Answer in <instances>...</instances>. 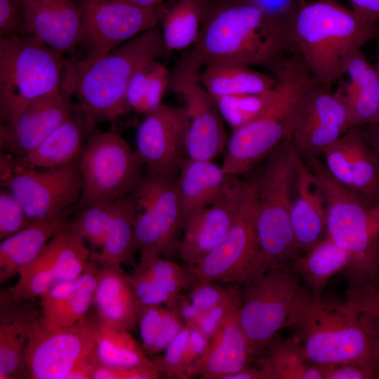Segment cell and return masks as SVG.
Here are the masks:
<instances>
[{
	"label": "cell",
	"instance_id": "6da1fadb",
	"mask_svg": "<svg viewBox=\"0 0 379 379\" xmlns=\"http://www.w3.org/2000/svg\"><path fill=\"white\" fill-rule=\"evenodd\" d=\"M288 12H272L252 1L211 8L197 41L171 74H198L214 63L262 66L273 71L291 48Z\"/></svg>",
	"mask_w": 379,
	"mask_h": 379
},
{
	"label": "cell",
	"instance_id": "7a4b0ae2",
	"mask_svg": "<svg viewBox=\"0 0 379 379\" xmlns=\"http://www.w3.org/2000/svg\"><path fill=\"white\" fill-rule=\"evenodd\" d=\"M284 327L319 364H355L379 378V318L300 286Z\"/></svg>",
	"mask_w": 379,
	"mask_h": 379
},
{
	"label": "cell",
	"instance_id": "3957f363",
	"mask_svg": "<svg viewBox=\"0 0 379 379\" xmlns=\"http://www.w3.org/2000/svg\"><path fill=\"white\" fill-rule=\"evenodd\" d=\"M287 32L291 48L316 82L331 90L343 76L347 54L379 36V22L366 20L335 0H316L288 12Z\"/></svg>",
	"mask_w": 379,
	"mask_h": 379
},
{
	"label": "cell",
	"instance_id": "277c9868",
	"mask_svg": "<svg viewBox=\"0 0 379 379\" xmlns=\"http://www.w3.org/2000/svg\"><path fill=\"white\" fill-rule=\"evenodd\" d=\"M276 84L260 114L232 131L222 164L229 176L248 173L289 137L299 108L319 85L299 53L285 57L273 70Z\"/></svg>",
	"mask_w": 379,
	"mask_h": 379
},
{
	"label": "cell",
	"instance_id": "5b68a950",
	"mask_svg": "<svg viewBox=\"0 0 379 379\" xmlns=\"http://www.w3.org/2000/svg\"><path fill=\"white\" fill-rule=\"evenodd\" d=\"M302 158L324 193L326 235L349 255L340 274L348 286H379V204H370L338 182L318 157Z\"/></svg>",
	"mask_w": 379,
	"mask_h": 379
},
{
	"label": "cell",
	"instance_id": "8992f818",
	"mask_svg": "<svg viewBox=\"0 0 379 379\" xmlns=\"http://www.w3.org/2000/svg\"><path fill=\"white\" fill-rule=\"evenodd\" d=\"M168 53L161 30L142 32L103 57L87 64L72 63L79 106L94 124L114 121L128 110L126 94L133 74L142 65Z\"/></svg>",
	"mask_w": 379,
	"mask_h": 379
},
{
	"label": "cell",
	"instance_id": "52a82bcc",
	"mask_svg": "<svg viewBox=\"0 0 379 379\" xmlns=\"http://www.w3.org/2000/svg\"><path fill=\"white\" fill-rule=\"evenodd\" d=\"M69 60L29 32L0 39L1 124L13 121L32 100L59 90Z\"/></svg>",
	"mask_w": 379,
	"mask_h": 379
},
{
	"label": "cell",
	"instance_id": "ba28073f",
	"mask_svg": "<svg viewBox=\"0 0 379 379\" xmlns=\"http://www.w3.org/2000/svg\"><path fill=\"white\" fill-rule=\"evenodd\" d=\"M295 153L291 142L284 140L268 155L260 173L253 179L255 227L264 272L288 263L301 254L291 219Z\"/></svg>",
	"mask_w": 379,
	"mask_h": 379
},
{
	"label": "cell",
	"instance_id": "9c48e42d",
	"mask_svg": "<svg viewBox=\"0 0 379 379\" xmlns=\"http://www.w3.org/2000/svg\"><path fill=\"white\" fill-rule=\"evenodd\" d=\"M79 165L82 190L76 208L95 202H114L133 194L144 176L134 151L113 131L91 133Z\"/></svg>",
	"mask_w": 379,
	"mask_h": 379
},
{
	"label": "cell",
	"instance_id": "30bf717a",
	"mask_svg": "<svg viewBox=\"0 0 379 379\" xmlns=\"http://www.w3.org/2000/svg\"><path fill=\"white\" fill-rule=\"evenodd\" d=\"M300 282V276L288 262L273 266L244 284L238 319L254 361L284 328Z\"/></svg>",
	"mask_w": 379,
	"mask_h": 379
},
{
	"label": "cell",
	"instance_id": "8fae6325",
	"mask_svg": "<svg viewBox=\"0 0 379 379\" xmlns=\"http://www.w3.org/2000/svg\"><path fill=\"white\" fill-rule=\"evenodd\" d=\"M1 187L19 200L31 224L49 221L76 208L82 180L79 160L52 168L13 166L1 152Z\"/></svg>",
	"mask_w": 379,
	"mask_h": 379
},
{
	"label": "cell",
	"instance_id": "7c38bea8",
	"mask_svg": "<svg viewBox=\"0 0 379 379\" xmlns=\"http://www.w3.org/2000/svg\"><path fill=\"white\" fill-rule=\"evenodd\" d=\"M256 197L253 180L247 197L222 242L201 261L185 268V291L205 282L245 284L264 273L256 227Z\"/></svg>",
	"mask_w": 379,
	"mask_h": 379
},
{
	"label": "cell",
	"instance_id": "4fadbf2b",
	"mask_svg": "<svg viewBox=\"0 0 379 379\" xmlns=\"http://www.w3.org/2000/svg\"><path fill=\"white\" fill-rule=\"evenodd\" d=\"M95 322L86 317L72 326H60L38 315L29 331L26 377L68 379L79 367L97 363Z\"/></svg>",
	"mask_w": 379,
	"mask_h": 379
},
{
	"label": "cell",
	"instance_id": "5bb4252c",
	"mask_svg": "<svg viewBox=\"0 0 379 379\" xmlns=\"http://www.w3.org/2000/svg\"><path fill=\"white\" fill-rule=\"evenodd\" d=\"M82 20L79 46L85 54L72 60L92 62L133 37L156 28L166 9L164 4L145 8L126 0H74Z\"/></svg>",
	"mask_w": 379,
	"mask_h": 379
},
{
	"label": "cell",
	"instance_id": "9a60e30c",
	"mask_svg": "<svg viewBox=\"0 0 379 379\" xmlns=\"http://www.w3.org/2000/svg\"><path fill=\"white\" fill-rule=\"evenodd\" d=\"M133 195L140 260L161 256L183 225L176 179L147 172Z\"/></svg>",
	"mask_w": 379,
	"mask_h": 379
},
{
	"label": "cell",
	"instance_id": "2e32d148",
	"mask_svg": "<svg viewBox=\"0 0 379 379\" xmlns=\"http://www.w3.org/2000/svg\"><path fill=\"white\" fill-rule=\"evenodd\" d=\"M86 242L66 225L40 255L22 269L18 281L4 293L14 302L29 300L53 287L77 279L91 257Z\"/></svg>",
	"mask_w": 379,
	"mask_h": 379
},
{
	"label": "cell",
	"instance_id": "e0dca14e",
	"mask_svg": "<svg viewBox=\"0 0 379 379\" xmlns=\"http://www.w3.org/2000/svg\"><path fill=\"white\" fill-rule=\"evenodd\" d=\"M74 69L69 60L61 88L29 102L11 122L0 125L1 152L15 157L34 149L74 113Z\"/></svg>",
	"mask_w": 379,
	"mask_h": 379
},
{
	"label": "cell",
	"instance_id": "ac0fdd59",
	"mask_svg": "<svg viewBox=\"0 0 379 379\" xmlns=\"http://www.w3.org/2000/svg\"><path fill=\"white\" fill-rule=\"evenodd\" d=\"M189 120L184 107L161 104L145 114L138 126L134 151L147 172L174 177L187 157Z\"/></svg>",
	"mask_w": 379,
	"mask_h": 379
},
{
	"label": "cell",
	"instance_id": "d6986e66",
	"mask_svg": "<svg viewBox=\"0 0 379 379\" xmlns=\"http://www.w3.org/2000/svg\"><path fill=\"white\" fill-rule=\"evenodd\" d=\"M250 187L231 176L222 194L211 204L190 214L184 221L180 254L186 266H192L224 239L243 205Z\"/></svg>",
	"mask_w": 379,
	"mask_h": 379
},
{
	"label": "cell",
	"instance_id": "ffe728a7",
	"mask_svg": "<svg viewBox=\"0 0 379 379\" xmlns=\"http://www.w3.org/2000/svg\"><path fill=\"white\" fill-rule=\"evenodd\" d=\"M350 128L340 94L317 85L302 101L287 140L300 156L318 157Z\"/></svg>",
	"mask_w": 379,
	"mask_h": 379
},
{
	"label": "cell",
	"instance_id": "44dd1931",
	"mask_svg": "<svg viewBox=\"0 0 379 379\" xmlns=\"http://www.w3.org/2000/svg\"><path fill=\"white\" fill-rule=\"evenodd\" d=\"M169 88L185 102L189 120L187 157L213 160L225 149L228 140L225 121L214 100L200 83L198 74H171Z\"/></svg>",
	"mask_w": 379,
	"mask_h": 379
},
{
	"label": "cell",
	"instance_id": "7402d4cb",
	"mask_svg": "<svg viewBox=\"0 0 379 379\" xmlns=\"http://www.w3.org/2000/svg\"><path fill=\"white\" fill-rule=\"evenodd\" d=\"M321 154L334 179L370 204H379V163L359 127L348 130Z\"/></svg>",
	"mask_w": 379,
	"mask_h": 379
},
{
	"label": "cell",
	"instance_id": "603a6c76",
	"mask_svg": "<svg viewBox=\"0 0 379 379\" xmlns=\"http://www.w3.org/2000/svg\"><path fill=\"white\" fill-rule=\"evenodd\" d=\"M27 31L62 53L76 49L82 38V20L74 0H20Z\"/></svg>",
	"mask_w": 379,
	"mask_h": 379
},
{
	"label": "cell",
	"instance_id": "cb8c5ba5",
	"mask_svg": "<svg viewBox=\"0 0 379 379\" xmlns=\"http://www.w3.org/2000/svg\"><path fill=\"white\" fill-rule=\"evenodd\" d=\"M293 180L291 219L296 244L304 253L326 236V205L317 177L297 152Z\"/></svg>",
	"mask_w": 379,
	"mask_h": 379
},
{
	"label": "cell",
	"instance_id": "d4e9b609",
	"mask_svg": "<svg viewBox=\"0 0 379 379\" xmlns=\"http://www.w3.org/2000/svg\"><path fill=\"white\" fill-rule=\"evenodd\" d=\"M93 125L78 105L70 118L30 152L19 157L8 154L9 160L25 168H52L77 161Z\"/></svg>",
	"mask_w": 379,
	"mask_h": 379
},
{
	"label": "cell",
	"instance_id": "484cf974",
	"mask_svg": "<svg viewBox=\"0 0 379 379\" xmlns=\"http://www.w3.org/2000/svg\"><path fill=\"white\" fill-rule=\"evenodd\" d=\"M100 262L93 305L95 319L131 331L138 326L141 306L121 265Z\"/></svg>",
	"mask_w": 379,
	"mask_h": 379
},
{
	"label": "cell",
	"instance_id": "4316f807",
	"mask_svg": "<svg viewBox=\"0 0 379 379\" xmlns=\"http://www.w3.org/2000/svg\"><path fill=\"white\" fill-rule=\"evenodd\" d=\"M238 313L210 340L206 352L192 368L190 378L224 379L254 361L247 338L239 324Z\"/></svg>",
	"mask_w": 379,
	"mask_h": 379
},
{
	"label": "cell",
	"instance_id": "83f0119b",
	"mask_svg": "<svg viewBox=\"0 0 379 379\" xmlns=\"http://www.w3.org/2000/svg\"><path fill=\"white\" fill-rule=\"evenodd\" d=\"M343 72L350 80L338 92L347 107L351 127L379 124L377 73L361 48L347 54Z\"/></svg>",
	"mask_w": 379,
	"mask_h": 379
},
{
	"label": "cell",
	"instance_id": "f1b7e54d",
	"mask_svg": "<svg viewBox=\"0 0 379 379\" xmlns=\"http://www.w3.org/2000/svg\"><path fill=\"white\" fill-rule=\"evenodd\" d=\"M1 293L0 378L26 376L29 331L37 312L20 305Z\"/></svg>",
	"mask_w": 379,
	"mask_h": 379
},
{
	"label": "cell",
	"instance_id": "f546056e",
	"mask_svg": "<svg viewBox=\"0 0 379 379\" xmlns=\"http://www.w3.org/2000/svg\"><path fill=\"white\" fill-rule=\"evenodd\" d=\"M127 277L141 307L173 305L187 286L185 268L161 256L140 260Z\"/></svg>",
	"mask_w": 379,
	"mask_h": 379
},
{
	"label": "cell",
	"instance_id": "4dcf8cb0",
	"mask_svg": "<svg viewBox=\"0 0 379 379\" xmlns=\"http://www.w3.org/2000/svg\"><path fill=\"white\" fill-rule=\"evenodd\" d=\"M230 177L213 160L186 157L176 179L183 222L192 213L213 203L225 190Z\"/></svg>",
	"mask_w": 379,
	"mask_h": 379
},
{
	"label": "cell",
	"instance_id": "1f68e13d",
	"mask_svg": "<svg viewBox=\"0 0 379 379\" xmlns=\"http://www.w3.org/2000/svg\"><path fill=\"white\" fill-rule=\"evenodd\" d=\"M71 211L49 221L32 224L1 240V283L18 274L40 255L52 237L68 222Z\"/></svg>",
	"mask_w": 379,
	"mask_h": 379
},
{
	"label": "cell",
	"instance_id": "d6a6232c",
	"mask_svg": "<svg viewBox=\"0 0 379 379\" xmlns=\"http://www.w3.org/2000/svg\"><path fill=\"white\" fill-rule=\"evenodd\" d=\"M256 363L268 379H324L322 365L312 361L293 335L285 338L277 333Z\"/></svg>",
	"mask_w": 379,
	"mask_h": 379
},
{
	"label": "cell",
	"instance_id": "836d02e7",
	"mask_svg": "<svg viewBox=\"0 0 379 379\" xmlns=\"http://www.w3.org/2000/svg\"><path fill=\"white\" fill-rule=\"evenodd\" d=\"M198 78L213 99L260 93L271 89L276 84L274 77L231 63L208 65L199 72Z\"/></svg>",
	"mask_w": 379,
	"mask_h": 379
},
{
	"label": "cell",
	"instance_id": "e575fe53",
	"mask_svg": "<svg viewBox=\"0 0 379 379\" xmlns=\"http://www.w3.org/2000/svg\"><path fill=\"white\" fill-rule=\"evenodd\" d=\"M348 262V253L326 235L289 263L313 297L318 298L322 295L329 279L335 274H340Z\"/></svg>",
	"mask_w": 379,
	"mask_h": 379
},
{
	"label": "cell",
	"instance_id": "d590c367",
	"mask_svg": "<svg viewBox=\"0 0 379 379\" xmlns=\"http://www.w3.org/2000/svg\"><path fill=\"white\" fill-rule=\"evenodd\" d=\"M210 10L209 0H178L166 8L160 24L168 53L188 49L197 41Z\"/></svg>",
	"mask_w": 379,
	"mask_h": 379
},
{
	"label": "cell",
	"instance_id": "8d00e7d4",
	"mask_svg": "<svg viewBox=\"0 0 379 379\" xmlns=\"http://www.w3.org/2000/svg\"><path fill=\"white\" fill-rule=\"evenodd\" d=\"M135 202L133 194L117 200L104 244L91 258L101 262L133 265L138 251L134 222Z\"/></svg>",
	"mask_w": 379,
	"mask_h": 379
},
{
	"label": "cell",
	"instance_id": "74e56055",
	"mask_svg": "<svg viewBox=\"0 0 379 379\" xmlns=\"http://www.w3.org/2000/svg\"><path fill=\"white\" fill-rule=\"evenodd\" d=\"M95 320V353L100 364L126 368L154 363V359L147 357L142 345L136 342L129 331Z\"/></svg>",
	"mask_w": 379,
	"mask_h": 379
},
{
	"label": "cell",
	"instance_id": "f35d334b",
	"mask_svg": "<svg viewBox=\"0 0 379 379\" xmlns=\"http://www.w3.org/2000/svg\"><path fill=\"white\" fill-rule=\"evenodd\" d=\"M170 81L171 72L159 60L147 62L129 82L126 94L128 109L144 114L154 109L162 104Z\"/></svg>",
	"mask_w": 379,
	"mask_h": 379
},
{
	"label": "cell",
	"instance_id": "ab89813d",
	"mask_svg": "<svg viewBox=\"0 0 379 379\" xmlns=\"http://www.w3.org/2000/svg\"><path fill=\"white\" fill-rule=\"evenodd\" d=\"M210 340L197 329L185 326L155 360L166 378L188 379L194 364L206 352Z\"/></svg>",
	"mask_w": 379,
	"mask_h": 379
},
{
	"label": "cell",
	"instance_id": "60d3db41",
	"mask_svg": "<svg viewBox=\"0 0 379 379\" xmlns=\"http://www.w3.org/2000/svg\"><path fill=\"white\" fill-rule=\"evenodd\" d=\"M115 203L95 202L78 207L67 224L86 243L100 249L108 232Z\"/></svg>",
	"mask_w": 379,
	"mask_h": 379
},
{
	"label": "cell",
	"instance_id": "b9f144b4",
	"mask_svg": "<svg viewBox=\"0 0 379 379\" xmlns=\"http://www.w3.org/2000/svg\"><path fill=\"white\" fill-rule=\"evenodd\" d=\"M100 268V262L90 257L83 273L76 280L74 289L65 308L53 325L70 326L86 317L87 312L93 304Z\"/></svg>",
	"mask_w": 379,
	"mask_h": 379
},
{
	"label": "cell",
	"instance_id": "7bdbcfd3",
	"mask_svg": "<svg viewBox=\"0 0 379 379\" xmlns=\"http://www.w3.org/2000/svg\"><path fill=\"white\" fill-rule=\"evenodd\" d=\"M272 88L260 93L213 99L222 119L233 131L251 121L260 114L270 98Z\"/></svg>",
	"mask_w": 379,
	"mask_h": 379
},
{
	"label": "cell",
	"instance_id": "ee69618b",
	"mask_svg": "<svg viewBox=\"0 0 379 379\" xmlns=\"http://www.w3.org/2000/svg\"><path fill=\"white\" fill-rule=\"evenodd\" d=\"M242 303V288L211 309L204 312L196 329L211 340L225 324L239 311Z\"/></svg>",
	"mask_w": 379,
	"mask_h": 379
},
{
	"label": "cell",
	"instance_id": "f6af8a7d",
	"mask_svg": "<svg viewBox=\"0 0 379 379\" xmlns=\"http://www.w3.org/2000/svg\"><path fill=\"white\" fill-rule=\"evenodd\" d=\"M32 225L17 197L9 190L0 192V239L2 240Z\"/></svg>",
	"mask_w": 379,
	"mask_h": 379
},
{
	"label": "cell",
	"instance_id": "bcb514c9",
	"mask_svg": "<svg viewBox=\"0 0 379 379\" xmlns=\"http://www.w3.org/2000/svg\"><path fill=\"white\" fill-rule=\"evenodd\" d=\"M210 281L190 288L187 296L201 311L206 312L232 296L240 287L239 284Z\"/></svg>",
	"mask_w": 379,
	"mask_h": 379
},
{
	"label": "cell",
	"instance_id": "7dc6e473",
	"mask_svg": "<svg viewBox=\"0 0 379 379\" xmlns=\"http://www.w3.org/2000/svg\"><path fill=\"white\" fill-rule=\"evenodd\" d=\"M162 305L141 307L138 326L140 329L142 347L149 354L159 333L164 314Z\"/></svg>",
	"mask_w": 379,
	"mask_h": 379
},
{
	"label": "cell",
	"instance_id": "c3c4849f",
	"mask_svg": "<svg viewBox=\"0 0 379 379\" xmlns=\"http://www.w3.org/2000/svg\"><path fill=\"white\" fill-rule=\"evenodd\" d=\"M345 300L355 311L379 318V286H348Z\"/></svg>",
	"mask_w": 379,
	"mask_h": 379
},
{
	"label": "cell",
	"instance_id": "681fc988",
	"mask_svg": "<svg viewBox=\"0 0 379 379\" xmlns=\"http://www.w3.org/2000/svg\"><path fill=\"white\" fill-rule=\"evenodd\" d=\"M26 32L20 0H0V39Z\"/></svg>",
	"mask_w": 379,
	"mask_h": 379
},
{
	"label": "cell",
	"instance_id": "f907efd6",
	"mask_svg": "<svg viewBox=\"0 0 379 379\" xmlns=\"http://www.w3.org/2000/svg\"><path fill=\"white\" fill-rule=\"evenodd\" d=\"M185 326L175 305H166L162 325L149 354L164 352Z\"/></svg>",
	"mask_w": 379,
	"mask_h": 379
},
{
	"label": "cell",
	"instance_id": "816d5d0a",
	"mask_svg": "<svg viewBox=\"0 0 379 379\" xmlns=\"http://www.w3.org/2000/svg\"><path fill=\"white\" fill-rule=\"evenodd\" d=\"M324 371V379H373L361 367L347 363L321 364Z\"/></svg>",
	"mask_w": 379,
	"mask_h": 379
},
{
	"label": "cell",
	"instance_id": "f5cc1de1",
	"mask_svg": "<svg viewBox=\"0 0 379 379\" xmlns=\"http://www.w3.org/2000/svg\"><path fill=\"white\" fill-rule=\"evenodd\" d=\"M185 326L195 328L203 313L188 298L181 293L178 295L174 303Z\"/></svg>",
	"mask_w": 379,
	"mask_h": 379
},
{
	"label": "cell",
	"instance_id": "db71d44e",
	"mask_svg": "<svg viewBox=\"0 0 379 379\" xmlns=\"http://www.w3.org/2000/svg\"><path fill=\"white\" fill-rule=\"evenodd\" d=\"M352 9L362 18L379 22V0H348Z\"/></svg>",
	"mask_w": 379,
	"mask_h": 379
},
{
	"label": "cell",
	"instance_id": "11a10c76",
	"mask_svg": "<svg viewBox=\"0 0 379 379\" xmlns=\"http://www.w3.org/2000/svg\"><path fill=\"white\" fill-rule=\"evenodd\" d=\"M224 379H268V376L262 368L251 364L225 376Z\"/></svg>",
	"mask_w": 379,
	"mask_h": 379
},
{
	"label": "cell",
	"instance_id": "9f6ffc18",
	"mask_svg": "<svg viewBox=\"0 0 379 379\" xmlns=\"http://www.w3.org/2000/svg\"><path fill=\"white\" fill-rule=\"evenodd\" d=\"M361 131L379 163V124L365 126Z\"/></svg>",
	"mask_w": 379,
	"mask_h": 379
},
{
	"label": "cell",
	"instance_id": "6f0895ef",
	"mask_svg": "<svg viewBox=\"0 0 379 379\" xmlns=\"http://www.w3.org/2000/svg\"><path fill=\"white\" fill-rule=\"evenodd\" d=\"M130 3L145 8H152L163 4L164 0H126Z\"/></svg>",
	"mask_w": 379,
	"mask_h": 379
},
{
	"label": "cell",
	"instance_id": "680465c9",
	"mask_svg": "<svg viewBox=\"0 0 379 379\" xmlns=\"http://www.w3.org/2000/svg\"><path fill=\"white\" fill-rule=\"evenodd\" d=\"M378 46H379V40H378ZM375 70L377 73V85H378V99H379V56H378V60L377 67Z\"/></svg>",
	"mask_w": 379,
	"mask_h": 379
},
{
	"label": "cell",
	"instance_id": "91938a15",
	"mask_svg": "<svg viewBox=\"0 0 379 379\" xmlns=\"http://www.w3.org/2000/svg\"><path fill=\"white\" fill-rule=\"evenodd\" d=\"M260 0H252V1L255 2V3H259Z\"/></svg>",
	"mask_w": 379,
	"mask_h": 379
}]
</instances>
